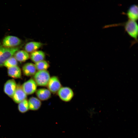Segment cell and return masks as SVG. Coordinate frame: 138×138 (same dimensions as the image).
Returning <instances> with one entry per match:
<instances>
[{
  "label": "cell",
  "mask_w": 138,
  "mask_h": 138,
  "mask_svg": "<svg viewBox=\"0 0 138 138\" xmlns=\"http://www.w3.org/2000/svg\"><path fill=\"white\" fill-rule=\"evenodd\" d=\"M128 19L136 21L138 19V6L135 4L131 5L125 13Z\"/></svg>",
  "instance_id": "cell-12"
},
{
  "label": "cell",
  "mask_w": 138,
  "mask_h": 138,
  "mask_svg": "<svg viewBox=\"0 0 138 138\" xmlns=\"http://www.w3.org/2000/svg\"><path fill=\"white\" fill-rule=\"evenodd\" d=\"M57 93L60 99L66 102L71 101L74 96V93L72 90L67 87H62Z\"/></svg>",
  "instance_id": "cell-4"
},
{
  "label": "cell",
  "mask_w": 138,
  "mask_h": 138,
  "mask_svg": "<svg viewBox=\"0 0 138 138\" xmlns=\"http://www.w3.org/2000/svg\"><path fill=\"white\" fill-rule=\"evenodd\" d=\"M29 109L32 110L39 109L41 105V102L38 98L35 97H30L28 101Z\"/></svg>",
  "instance_id": "cell-15"
},
{
  "label": "cell",
  "mask_w": 138,
  "mask_h": 138,
  "mask_svg": "<svg viewBox=\"0 0 138 138\" xmlns=\"http://www.w3.org/2000/svg\"><path fill=\"white\" fill-rule=\"evenodd\" d=\"M18 109L19 112L22 113L26 112L29 110L28 100L26 99L19 103Z\"/></svg>",
  "instance_id": "cell-19"
},
{
  "label": "cell",
  "mask_w": 138,
  "mask_h": 138,
  "mask_svg": "<svg viewBox=\"0 0 138 138\" xmlns=\"http://www.w3.org/2000/svg\"><path fill=\"white\" fill-rule=\"evenodd\" d=\"M31 60L35 63L44 60L45 58V54L41 51H36L32 52L30 55Z\"/></svg>",
  "instance_id": "cell-16"
},
{
  "label": "cell",
  "mask_w": 138,
  "mask_h": 138,
  "mask_svg": "<svg viewBox=\"0 0 138 138\" xmlns=\"http://www.w3.org/2000/svg\"><path fill=\"white\" fill-rule=\"evenodd\" d=\"M21 42V40L15 36H8L3 39L2 45L5 47L14 48L17 47Z\"/></svg>",
  "instance_id": "cell-5"
},
{
  "label": "cell",
  "mask_w": 138,
  "mask_h": 138,
  "mask_svg": "<svg viewBox=\"0 0 138 138\" xmlns=\"http://www.w3.org/2000/svg\"><path fill=\"white\" fill-rule=\"evenodd\" d=\"M14 55V57L16 60L21 62H24L29 58L28 53L23 50L17 51Z\"/></svg>",
  "instance_id": "cell-17"
},
{
  "label": "cell",
  "mask_w": 138,
  "mask_h": 138,
  "mask_svg": "<svg viewBox=\"0 0 138 138\" xmlns=\"http://www.w3.org/2000/svg\"><path fill=\"white\" fill-rule=\"evenodd\" d=\"M34 64L38 71L47 70L50 66L48 62L44 60L36 63Z\"/></svg>",
  "instance_id": "cell-18"
},
{
  "label": "cell",
  "mask_w": 138,
  "mask_h": 138,
  "mask_svg": "<svg viewBox=\"0 0 138 138\" xmlns=\"http://www.w3.org/2000/svg\"><path fill=\"white\" fill-rule=\"evenodd\" d=\"M42 45L40 42L36 41L30 42L27 43L25 46V51L28 53H31L37 51Z\"/></svg>",
  "instance_id": "cell-14"
},
{
  "label": "cell",
  "mask_w": 138,
  "mask_h": 138,
  "mask_svg": "<svg viewBox=\"0 0 138 138\" xmlns=\"http://www.w3.org/2000/svg\"><path fill=\"white\" fill-rule=\"evenodd\" d=\"M22 70L24 75L27 76L34 75L37 70L35 64L31 63L25 64L23 66Z\"/></svg>",
  "instance_id": "cell-10"
},
{
  "label": "cell",
  "mask_w": 138,
  "mask_h": 138,
  "mask_svg": "<svg viewBox=\"0 0 138 138\" xmlns=\"http://www.w3.org/2000/svg\"><path fill=\"white\" fill-rule=\"evenodd\" d=\"M8 76L14 78H21V72L20 68L17 65L8 68Z\"/></svg>",
  "instance_id": "cell-13"
},
{
  "label": "cell",
  "mask_w": 138,
  "mask_h": 138,
  "mask_svg": "<svg viewBox=\"0 0 138 138\" xmlns=\"http://www.w3.org/2000/svg\"><path fill=\"white\" fill-rule=\"evenodd\" d=\"M27 97V95L24 91L20 83L18 84L12 98L13 100L16 103H19L26 99Z\"/></svg>",
  "instance_id": "cell-9"
},
{
  "label": "cell",
  "mask_w": 138,
  "mask_h": 138,
  "mask_svg": "<svg viewBox=\"0 0 138 138\" xmlns=\"http://www.w3.org/2000/svg\"><path fill=\"white\" fill-rule=\"evenodd\" d=\"M118 26H123L125 31L134 39L131 45L137 42L138 25L136 21L128 19L127 21L122 23L116 24L105 26L103 28Z\"/></svg>",
  "instance_id": "cell-1"
},
{
  "label": "cell",
  "mask_w": 138,
  "mask_h": 138,
  "mask_svg": "<svg viewBox=\"0 0 138 138\" xmlns=\"http://www.w3.org/2000/svg\"><path fill=\"white\" fill-rule=\"evenodd\" d=\"M21 86L26 95H29L32 94L36 92L37 85L34 79L31 78L24 82Z\"/></svg>",
  "instance_id": "cell-7"
},
{
  "label": "cell",
  "mask_w": 138,
  "mask_h": 138,
  "mask_svg": "<svg viewBox=\"0 0 138 138\" xmlns=\"http://www.w3.org/2000/svg\"><path fill=\"white\" fill-rule=\"evenodd\" d=\"M48 89L51 93L55 94L62 87L61 83L58 77L53 76L50 77L47 85Z\"/></svg>",
  "instance_id": "cell-6"
},
{
  "label": "cell",
  "mask_w": 138,
  "mask_h": 138,
  "mask_svg": "<svg viewBox=\"0 0 138 138\" xmlns=\"http://www.w3.org/2000/svg\"><path fill=\"white\" fill-rule=\"evenodd\" d=\"M17 85L16 82L13 79L7 80L4 85V92L9 97L12 98L16 90Z\"/></svg>",
  "instance_id": "cell-8"
},
{
  "label": "cell",
  "mask_w": 138,
  "mask_h": 138,
  "mask_svg": "<svg viewBox=\"0 0 138 138\" xmlns=\"http://www.w3.org/2000/svg\"><path fill=\"white\" fill-rule=\"evenodd\" d=\"M17 61L14 57L12 56L7 59L5 62L3 66L8 68L17 66Z\"/></svg>",
  "instance_id": "cell-20"
},
{
  "label": "cell",
  "mask_w": 138,
  "mask_h": 138,
  "mask_svg": "<svg viewBox=\"0 0 138 138\" xmlns=\"http://www.w3.org/2000/svg\"><path fill=\"white\" fill-rule=\"evenodd\" d=\"M50 74L47 70L38 71L34 75V79L37 85L47 86L50 78Z\"/></svg>",
  "instance_id": "cell-3"
},
{
  "label": "cell",
  "mask_w": 138,
  "mask_h": 138,
  "mask_svg": "<svg viewBox=\"0 0 138 138\" xmlns=\"http://www.w3.org/2000/svg\"><path fill=\"white\" fill-rule=\"evenodd\" d=\"M19 47L8 48L0 45V67L3 66L5 62L8 59L13 56L18 51Z\"/></svg>",
  "instance_id": "cell-2"
},
{
  "label": "cell",
  "mask_w": 138,
  "mask_h": 138,
  "mask_svg": "<svg viewBox=\"0 0 138 138\" xmlns=\"http://www.w3.org/2000/svg\"><path fill=\"white\" fill-rule=\"evenodd\" d=\"M51 93L48 89L45 88L39 89L36 91V94L38 98L42 101L49 99L51 97Z\"/></svg>",
  "instance_id": "cell-11"
}]
</instances>
